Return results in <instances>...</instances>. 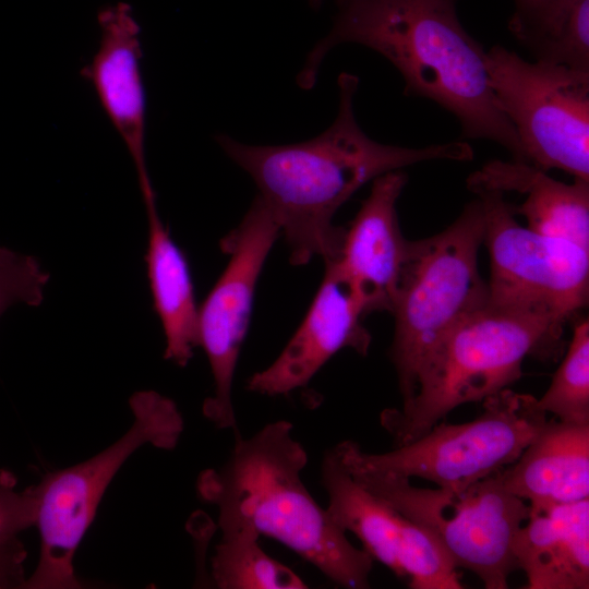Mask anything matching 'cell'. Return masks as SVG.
I'll list each match as a JSON object with an SVG mask.
<instances>
[{
    "label": "cell",
    "instance_id": "6da1fadb",
    "mask_svg": "<svg viewBox=\"0 0 589 589\" xmlns=\"http://www.w3.org/2000/svg\"><path fill=\"white\" fill-rule=\"evenodd\" d=\"M337 86L336 118L313 139L249 145L227 134L216 136L224 153L252 178L257 195L275 214L289 248V261L297 266L315 256L324 262L338 257L345 228L334 225V216L368 182L419 163L473 158L472 147L462 141L404 147L372 140L354 116L359 77L341 72Z\"/></svg>",
    "mask_w": 589,
    "mask_h": 589
},
{
    "label": "cell",
    "instance_id": "8992f818",
    "mask_svg": "<svg viewBox=\"0 0 589 589\" xmlns=\"http://www.w3.org/2000/svg\"><path fill=\"white\" fill-rule=\"evenodd\" d=\"M483 236V212L477 197L441 232L408 240L390 310L395 330L389 357L402 404L412 398L418 369L432 346L488 301V284L478 266Z\"/></svg>",
    "mask_w": 589,
    "mask_h": 589
},
{
    "label": "cell",
    "instance_id": "d4e9b609",
    "mask_svg": "<svg viewBox=\"0 0 589 589\" xmlns=\"http://www.w3.org/2000/svg\"><path fill=\"white\" fill-rule=\"evenodd\" d=\"M15 480L7 472L0 477V546L35 525L36 498L32 488L14 490Z\"/></svg>",
    "mask_w": 589,
    "mask_h": 589
},
{
    "label": "cell",
    "instance_id": "ffe728a7",
    "mask_svg": "<svg viewBox=\"0 0 589 589\" xmlns=\"http://www.w3.org/2000/svg\"><path fill=\"white\" fill-rule=\"evenodd\" d=\"M251 527L221 530L212 557V578L220 589H303L302 578L269 556Z\"/></svg>",
    "mask_w": 589,
    "mask_h": 589
},
{
    "label": "cell",
    "instance_id": "277c9868",
    "mask_svg": "<svg viewBox=\"0 0 589 589\" xmlns=\"http://www.w3.org/2000/svg\"><path fill=\"white\" fill-rule=\"evenodd\" d=\"M566 321L555 314L489 300L456 322L420 363L412 398L385 409L381 424L396 446L432 429L452 410L508 388L522 375L526 357L561 351Z\"/></svg>",
    "mask_w": 589,
    "mask_h": 589
},
{
    "label": "cell",
    "instance_id": "52a82bcc",
    "mask_svg": "<svg viewBox=\"0 0 589 589\" xmlns=\"http://www.w3.org/2000/svg\"><path fill=\"white\" fill-rule=\"evenodd\" d=\"M129 406L133 421L119 440L80 464L46 473L31 486L40 548L38 563L23 588H81L74 556L117 472L143 445L167 450L177 446L184 423L172 399L156 390H139Z\"/></svg>",
    "mask_w": 589,
    "mask_h": 589
},
{
    "label": "cell",
    "instance_id": "603a6c76",
    "mask_svg": "<svg viewBox=\"0 0 589 589\" xmlns=\"http://www.w3.org/2000/svg\"><path fill=\"white\" fill-rule=\"evenodd\" d=\"M49 278L37 257L0 247V317L15 304L39 306Z\"/></svg>",
    "mask_w": 589,
    "mask_h": 589
},
{
    "label": "cell",
    "instance_id": "7c38bea8",
    "mask_svg": "<svg viewBox=\"0 0 589 589\" xmlns=\"http://www.w3.org/2000/svg\"><path fill=\"white\" fill-rule=\"evenodd\" d=\"M322 484L335 522L363 550L407 578L412 589H462L457 567L436 539L357 482L335 447L321 462Z\"/></svg>",
    "mask_w": 589,
    "mask_h": 589
},
{
    "label": "cell",
    "instance_id": "2e32d148",
    "mask_svg": "<svg viewBox=\"0 0 589 589\" xmlns=\"http://www.w3.org/2000/svg\"><path fill=\"white\" fill-rule=\"evenodd\" d=\"M513 555L528 589H588L589 498L529 507Z\"/></svg>",
    "mask_w": 589,
    "mask_h": 589
},
{
    "label": "cell",
    "instance_id": "30bf717a",
    "mask_svg": "<svg viewBox=\"0 0 589 589\" xmlns=\"http://www.w3.org/2000/svg\"><path fill=\"white\" fill-rule=\"evenodd\" d=\"M484 218L490 256L488 300L555 314L566 322L588 303L589 251L539 233L516 219L504 193L472 191Z\"/></svg>",
    "mask_w": 589,
    "mask_h": 589
},
{
    "label": "cell",
    "instance_id": "7a4b0ae2",
    "mask_svg": "<svg viewBox=\"0 0 589 589\" xmlns=\"http://www.w3.org/2000/svg\"><path fill=\"white\" fill-rule=\"evenodd\" d=\"M329 32L310 50L297 84L311 89L326 55L353 43L387 59L404 94L441 106L459 122L461 137L492 141L524 163L518 136L496 104L486 51L462 26L456 0H335Z\"/></svg>",
    "mask_w": 589,
    "mask_h": 589
},
{
    "label": "cell",
    "instance_id": "4fadbf2b",
    "mask_svg": "<svg viewBox=\"0 0 589 589\" xmlns=\"http://www.w3.org/2000/svg\"><path fill=\"white\" fill-rule=\"evenodd\" d=\"M323 280L302 323L278 357L247 382L248 390L288 395L308 386L338 351L366 356L371 335L362 324V304L334 261H326Z\"/></svg>",
    "mask_w": 589,
    "mask_h": 589
},
{
    "label": "cell",
    "instance_id": "d6986e66",
    "mask_svg": "<svg viewBox=\"0 0 589 589\" xmlns=\"http://www.w3.org/2000/svg\"><path fill=\"white\" fill-rule=\"evenodd\" d=\"M147 216L145 263L153 299L166 340L164 358L185 366L199 347L197 314L190 265L159 216L156 202Z\"/></svg>",
    "mask_w": 589,
    "mask_h": 589
},
{
    "label": "cell",
    "instance_id": "cb8c5ba5",
    "mask_svg": "<svg viewBox=\"0 0 589 589\" xmlns=\"http://www.w3.org/2000/svg\"><path fill=\"white\" fill-rule=\"evenodd\" d=\"M569 0H514L508 27L532 55L558 21Z\"/></svg>",
    "mask_w": 589,
    "mask_h": 589
},
{
    "label": "cell",
    "instance_id": "ba28073f",
    "mask_svg": "<svg viewBox=\"0 0 589 589\" xmlns=\"http://www.w3.org/2000/svg\"><path fill=\"white\" fill-rule=\"evenodd\" d=\"M489 82L524 163L589 181V72L533 60L501 45L486 51Z\"/></svg>",
    "mask_w": 589,
    "mask_h": 589
},
{
    "label": "cell",
    "instance_id": "ac0fdd59",
    "mask_svg": "<svg viewBox=\"0 0 589 589\" xmlns=\"http://www.w3.org/2000/svg\"><path fill=\"white\" fill-rule=\"evenodd\" d=\"M467 183L470 191L525 194L522 203L510 205L515 215L526 218L529 229L589 251V181L566 183L525 163L494 160L472 173Z\"/></svg>",
    "mask_w": 589,
    "mask_h": 589
},
{
    "label": "cell",
    "instance_id": "9a60e30c",
    "mask_svg": "<svg viewBox=\"0 0 589 589\" xmlns=\"http://www.w3.org/2000/svg\"><path fill=\"white\" fill-rule=\"evenodd\" d=\"M407 181L402 170L372 181L369 195L345 228L338 257L330 260L350 284L365 315L392 310L408 247L396 209Z\"/></svg>",
    "mask_w": 589,
    "mask_h": 589
},
{
    "label": "cell",
    "instance_id": "7402d4cb",
    "mask_svg": "<svg viewBox=\"0 0 589 589\" xmlns=\"http://www.w3.org/2000/svg\"><path fill=\"white\" fill-rule=\"evenodd\" d=\"M533 60L589 72V0H569Z\"/></svg>",
    "mask_w": 589,
    "mask_h": 589
},
{
    "label": "cell",
    "instance_id": "5b68a950",
    "mask_svg": "<svg viewBox=\"0 0 589 589\" xmlns=\"http://www.w3.org/2000/svg\"><path fill=\"white\" fill-rule=\"evenodd\" d=\"M335 448L357 482L430 532L457 568L476 574L486 589L508 587L517 569L514 537L529 506L504 488L500 471L462 490L418 488L410 478L368 465L353 441Z\"/></svg>",
    "mask_w": 589,
    "mask_h": 589
},
{
    "label": "cell",
    "instance_id": "9c48e42d",
    "mask_svg": "<svg viewBox=\"0 0 589 589\" xmlns=\"http://www.w3.org/2000/svg\"><path fill=\"white\" fill-rule=\"evenodd\" d=\"M482 409L472 421L438 422L389 452L361 449L360 455L376 469L421 478L444 489H466L512 465L549 420L538 398L509 387L484 398Z\"/></svg>",
    "mask_w": 589,
    "mask_h": 589
},
{
    "label": "cell",
    "instance_id": "5bb4252c",
    "mask_svg": "<svg viewBox=\"0 0 589 589\" xmlns=\"http://www.w3.org/2000/svg\"><path fill=\"white\" fill-rule=\"evenodd\" d=\"M100 37L83 75L92 84L134 164L141 193L153 190L145 137L146 99L141 73L140 26L130 4L118 2L97 16Z\"/></svg>",
    "mask_w": 589,
    "mask_h": 589
},
{
    "label": "cell",
    "instance_id": "484cf974",
    "mask_svg": "<svg viewBox=\"0 0 589 589\" xmlns=\"http://www.w3.org/2000/svg\"><path fill=\"white\" fill-rule=\"evenodd\" d=\"M309 1V4L312 7V8H320L323 3L324 0H308Z\"/></svg>",
    "mask_w": 589,
    "mask_h": 589
},
{
    "label": "cell",
    "instance_id": "e0dca14e",
    "mask_svg": "<svg viewBox=\"0 0 589 589\" xmlns=\"http://www.w3.org/2000/svg\"><path fill=\"white\" fill-rule=\"evenodd\" d=\"M500 476L504 488L532 508L588 498L589 424L548 420Z\"/></svg>",
    "mask_w": 589,
    "mask_h": 589
},
{
    "label": "cell",
    "instance_id": "3957f363",
    "mask_svg": "<svg viewBox=\"0 0 589 589\" xmlns=\"http://www.w3.org/2000/svg\"><path fill=\"white\" fill-rule=\"evenodd\" d=\"M308 464L292 424L278 420L250 437L236 435L231 455L218 469L200 473V497L218 508L220 530L251 527L275 539L336 585L370 587L373 558L356 548L317 504L301 479Z\"/></svg>",
    "mask_w": 589,
    "mask_h": 589
},
{
    "label": "cell",
    "instance_id": "8fae6325",
    "mask_svg": "<svg viewBox=\"0 0 589 589\" xmlns=\"http://www.w3.org/2000/svg\"><path fill=\"white\" fill-rule=\"evenodd\" d=\"M279 223L256 195L240 224L220 241L228 263L199 308V347L206 353L214 382L203 414L218 429L237 431L232 384L247 336L256 284L276 239Z\"/></svg>",
    "mask_w": 589,
    "mask_h": 589
},
{
    "label": "cell",
    "instance_id": "44dd1931",
    "mask_svg": "<svg viewBox=\"0 0 589 589\" xmlns=\"http://www.w3.org/2000/svg\"><path fill=\"white\" fill-rule=\"evenodd\" d=\"M538 404L558 421L589 424L588 318L575 323L567 352Z\"/></svg>",
    "mask_w": 589,
    "mask_h": 589
}]
</instances>
